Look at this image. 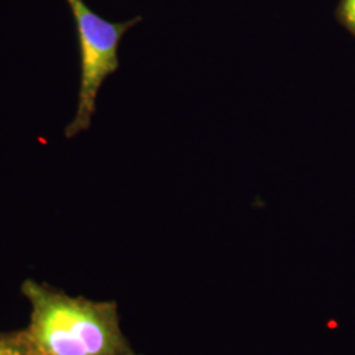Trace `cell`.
<instances>
[{"mask_svg": "<svg viewBox=\"0 0 355 355\" xmlns=\"http://www.w3.org/2000/svg\"><path fill=\"white\" fill-rule=\"evenodd\" d=\"M31 305L24 330L38 355H130L114 302L70 296L36 280L21 284Z\"/></svg>", "mask_w": 355, "mask_h": 355, "instance_id": "cell-1", "label": "cell"}, {"mask_svg": "<svg viewBox=\"0 0 355 355\" xmlns=\"http://www.w3.org/2000/svg\"><path fill=\"white\" fill-rule=\"evenodd\" d=\"M76 23L80 55V86L74 119L64 128L66 139H74L89 130L96 112V99L104 80L117 71L119 45L130 28L140 23V16L114 23L94 12L85 0H66Z\"/></svg>", "mask_w": 355, "mask_h": 355, "instance_id": "cell-2", "label": "cell"}, {"mask_svg": "<svg viewBox=\"0 0 355 355\" xmlns=\"http://www.w3.org/2000/svg\"><path fill=\"white\" fill-rule=\"evenodd\" d=\"M0 355H38L24 330L0 333Z\"/></svg>", "mask_w": 355, "mask_h": 355, "instance_id": "cell-3", "label": "cell"}, {"mask_svg": "<svg viewBox=\"0 0 355 355\" xmlns=\"http://www.w3.org/2000/svg\"><path fill=\"white\" fill-rule=\"evenodd\" d=\"M337 15L343 26L355 36V0H341Z\"/></svg>", "mask_w": 355, "mask_h": 355, "instance_id": "cell-4", "label": "cell"}, {"mask_svg": "<svg viewBox=\"0 0 355 355\" xmlns=\"http://www.w3.org/2000/svg\"><path fill=\"white\" fill-rule=\"evenodd\" d=\"M130 355H140V354H136V353H132Z\"/></svg>", "mask_w": 355, "mask_h": 355, "instance_id": "cell-5", "label": "cell"}]
</instances>
